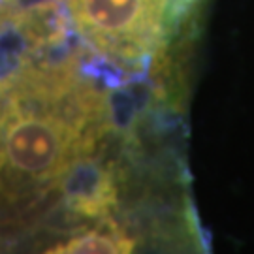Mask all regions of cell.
<instances>
[{
	"instance_id": "obj_3",
	"label": "cell",
	"mask_w": 254,
	"mask_h": 254,
	"mask_svg": "<svg viewBox=\"0 0 254 254\" xmlns=\"http://www.w3.org/2000/svg\"><path fill=\"white\" fill-rule=\"evenodd\" d=\"M136 241L130 239L125 230L117 228L113 222L75 232L68 239L55 243L51 253H130L134 251Z\"/></svg>"
},
{
	"instance_id": "obj_1",
	"label": "cell",
	"mask_w": 254,
	"mask_h": 254,
	"mask_svg": "<svg viewBox=\"0 0 254 254\" xmlns=\"http://www.w3.org/2000/svg\"><path fill=\"white\" fill-rule=\"evenodd\" d=\"M109 130L108 98L77 64L25 57L0 73V241L53 215Z\"/></svg>"
},
{
	"instance_id": "obj_2",
	"label": "cell",
	"mask_w": 254,
	"mask_h": 254,
	"mask_svg": "<svg viewBox=\"0 0 254 254\" xmlns=\"http://www.w3.org/2000/svg\"><path fill=\"white\" fill-rule=\"evenodd\" d=\"M190 0H68L77 36L117 66H141L160 51Z\"/></svg>"
}]
</instances>
